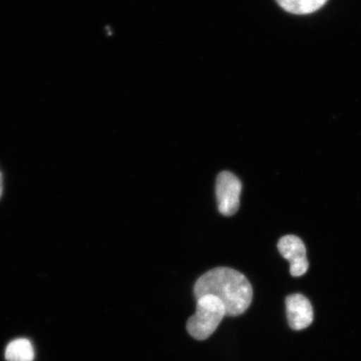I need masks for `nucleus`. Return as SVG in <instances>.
I'll use <instances>...</instances> for the list:
<instances>
[{
    "mask_svg": "<svg viewBox=\"0 0 361 361\" xmlns=\"http://www.w3.org/2000/svg\"><path fill=\"white\" fill-rule=\"evenodd\" d=\"M242 183L230 171H222L216 178V197L221 214L232 216L240 207Z\"/></svg>",
    "mask_w": 361,
    "mask_h": 361,
    "instance_id": "3",
    "label": "nucleus"
},
{
    "mask_svg": "<svg viewBox=\"0 0 361 361\" xmlns=\"http://www.w3.org/2000/svg\"><path fill=\"white\" fill-rule=\"evenodd\" d=\"M197 300L213 295L222 302L227 316L245 312L252 300V288L247 279L238 271L219 267L202 275L194 286Z\"/></svg>",
    "mask_w": 361,
    "mask_h": 361,
    "instance_id": "1",
    "label": "nucleus"
},
{
    "mask_svg": "<svg viewBox=\"0 0 361 361\" xmlns=\"http://www.w3.org/2000/svg\"><path fill=\"white\" fill-rule=\"evenodd\" d=\"M288 324L295 331L309 327L314 320V310L310 302L301 293H293L286 298Z\"/></svg>",
    "mask_w": 361,
    "mask_h": 361,
    "instance_id": "5",
    "label": "nucleus"
},
{
    "mask_svg": "<svg viewBox=\"0 0 361 361\" xmlns=\"http://www.w3.org/2000/svg\"><path fill=\"white\" fill-rule=\"evenodd\" d=\"M277 2L284 11L295 15H306L319 10L327 0H277Z\"/></svg>",
    "mask_w": 361,
    "mask_h": 361,
    "instance_id": "7",
    "label": "nucleus"
},
{
    "mask_svg": "<svg viewBox=\"0 0 361 361\" xmlns=\"http://www.w3.org/2000/svg\"><path fill=\"white\" fill-rule=\"evenodd\" d=\"M6 358L8 361H33L34 347L26 338H18L8 345Z\"/></svg>",
    "mask_w": 361,
    "mask_h": 361,
    "instance_id": "6",
    "label": "nucleus"
},
{
    "mask_svg": "<svg viewBox=\"0 0 361 361\" xmlns=\"http://www.w3.org/2000/svg\"><path fill=\"white\" fill-rule=\"evenodd\" d=\"M3 194V175L0 171V198H1Z\"/></svg>",
    "mask_w": 361,
    "mask_h": 361,
    "instance_id": "8",
    "label": "nucleus"
},
{
    "mask_svg": "<svg viewBox=\"0 0 361 361\" xmlns=\"http://www.w3.org/2000/svg\"><path fill=\"white\" fill-rule=\"evenodd\" d=\"M197 300L196 313L188 319L187 329L195 340L205 341L213 335L227 314L222 302L215 296H202Z\"/></svg>",
    "mask_w": 361,
    "mask_h": 361,
    "instance_id": "2",
    "label": "nucleus"
},
{
    "mask_svg": "<svg viewBox=\"0 0 361 361\" xmlns=\"http://www.w3.org/2000/svg\"><path fill=\"white\" fill-rule=\"evenodd\" d=\"M278 250L283 258L290 262L292 276L300 277L307 273L309 262L306 257V247L299 237L283 236L278 243Z\"/></svg>",
    "mask_w": 361,
    "mask_h": 361,
    "instance_id": "4",
    "label": "nucleus"
}]
</instances>
